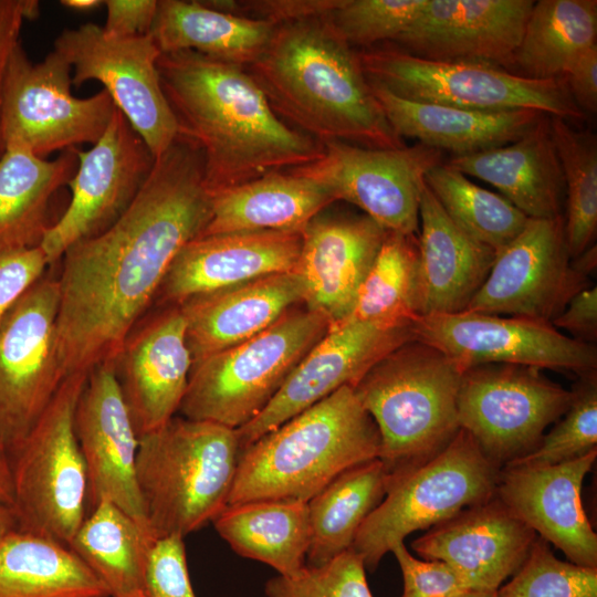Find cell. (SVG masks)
Segmentation results:
<instances>
[{
  "instance_id": "6da1fadb",
  "label": "cell",
  "mask_w": 597,
  "mask_h": 597,
  "mask_svg": "<svg viewBox=\"0 0 597 597\" xmlns=\"http://www.w3.org/2000/svg\"><path fill=\"white\" fill-rule=\"evenodd\" d=\"M210 216L202 151L179 134L125 212L63 254L55 339L64 378L115 365L172 260Z\"/></svg>"
},
{
  "instance_id": "7a4b0ae2",
  "label": "cell",
  "mask_w": 597,
  "mask_h": 597,
  "mask_svg": "<svg viewBox=\"0 0 597 597\" xmlns=\"http://www.w3.org/2000/svg\"><path fill=\"white\" fill-rule=\"evenodd\" d=\"M157 69L179 134L202 151L210 193L323 155L324 144L281 119L244 66L184 50L161 53Z\"/></svg>"
},
{
  "instance_id": "3957f363",
  "label": "cell",
  "mask_w": 597,
  "mask_h": 597,
  "mask_svg": "<svg viewBox=\"0 0 597 597\" xmlns=\"http://www.w3.org/2000/svg\"><path fill=\"white\" fill-rule=\"evenodd\" d=\"M328 15L277 24L248 72L280 117L322 143L404 147L373 93L358 52Z\"/></svg>"
},
{
  "instance_id": "277c9868",
  "label": "cell",
  "mask_w": 597,
  "mask_h": 597,
  "mask_svg": "<svg viewBox=\"0 0 597 597\" xmlns=\"http://www.w3.org/2000/svg\"><path fill=\"white\" fill-rule=\"evenodd\" d=\"M378 428L352 386H343L240 454L229 504L308 502L344 471L379 458Z\"/></svg>"
},
{
  "instance_id": "5b68a950",
  "label": "cell",
  "mask_w": 597,
  "mask_h": 597,
  "mask_svg": "<svg viewBox=\"0 0 597 597\" xmlns=\"http://www.w3.org/2000/svg\"><path fill=\"white\" fill-rule=\"evenodd\" d=\"M241 448L237 430L174 416L138 438L136 481L155 538L200 530L228 505Z\"/></svg>"
},
{
  "instance_id": "8992f818",
  "label": "cell",
  "mask_w": 597,
  "mask_h": 597,
  "mask_svg": "<svg viewBox=\"0 0 597 597\" xmlns=\"http://www.w3.org/2000/svg\"><path fill=\"white\" fill-rule=\"evenodd\" d=\"M462 370L437 348L411 339L376 363L353 387L380 436L389 473L417 467L460 430Z\"/></svg>"
},
{
  "instance_id": "52a82bcc",
  "label": "cell",
  "mask_w": 597,
  "mask_h": 597,
  "mask_svg": "<svg viewBox=\"0 0 597 597\" xmlns=\"http://www.w3.org/2000/svg\"><path fill=\"white\" fill-rule=\"evenodd\" d=\"M297 306L250 339L193 364L182 417L232 429L255 418L329 329L322 313Z\"/></svg>"
},
{
  "instance_id": "ba28073f",
  "label": "cell",
  "mask_w": 597,
  "mask_h": 597,
  "mask_svg": "<svg viewBox=\"0 0 597 597\" xmlns=\"http://www.w3.org/2000/svg\"><path fill=\"white\" fill-rule=\"evenodd\" d=\"M502 467L460 429L426 462L389 473L386 495L359 527L352 551L367 570L412 532L438 525L495 496Z\"/></svg>"
},
{
  "instance_id": "9c48e42d",
  "label": "cell",
  "mask_w": 597,
  "mask_h": 597,
  "mask_svg": "<svg viewBox=\"0 0 597 597\" xmlns=\"http://www.w3.org/2000/svg\"><path fill=\"white\" fill-rule=\"evenodd\" d=\"M88 375L64 378L11 455L18 530L67 545L87 514V476L75 433V410Z\"/></svg>"
},
{
  "instance_id": "30bf717a",
  "label": "cell",
  "mask_w": 597,
  "mask_h": 597,
  "mask_svg": "<svg viewBox=\"0 0 597 597\" xmlns=\"http://www.w3.org/2000/svg\"><path fill=\"white\" fill-rule=\"evenodd\" d=\"M369 83L421 103L500 112L535 109L564 119H583L565 77L537 80L476 62L438 61L401 49L358 52Z\"/></svg>"
},
{
  "instance_id": "8fae6325",
  "label": "cell",
  "mask_w": 597,
  "mask_h": 597,
  "mask_svg": "<svg viewBox=\"0 0 597 597\" xmlns=\"http://www.w3.org/2000/svg\"><path fill=\"white\" fill-rule=\"evenodd\" d=\"M72 67L52 50L43 61L29 60L21 44L6 72L1 134L7 147H23L40 158L54 151L94 145L106 130L116 106L102 90L85 97L71 92Z\"/></svg>"
},
{
  "instance_id": "7c38bea8",
  "label": "cell",
  "mask_w": 597,
  "mask_h": 597,
  "mask_svg": "<svg viewBox=\"0 0 597 597\" xmlns=\"http://www.w3.org/2000/svg\"><path fill=\"white\" fill-rule=\"evenodd\" d=\"M572 400L573 391L546 378L540 368L479 365L462 373L458 421L484 454L503 467L533 451Z\"/></svg>"
},
{
  "instance_id": "4fadbf2b",
  "label": "cell",
  "mask_w": 597,
  "mask_h": 597,
  "mask_svg": "<svg viewBox=\"0 0 597 597\" xmlns=\"http://www.w3.org/2000/svg\"><path fill=\"white\" fill-rule=\"evenodd\" d=\"M53 50L70 63L72 85L91 80L104 85L155 158L177 138L178 123L157 69L161 52L151 34L117 38L88 22L64 29Z\"/></svg>"
},
{
  "instance_id": "5bb4252c",
  "label": "cell",
  "mask_w": 597,
  "mask_h": 597,
  "mask_svg": "<svg viewBox=\"0 0 597 597\" xmlns=\"http://www.w3.org/2000/svg\"><path fill=\"white\" fill-rule=\"evenodd\" d=\"M59 301L57 280L41 277L0 322V441L10 458L64 380L55 339Z\"/></svg>"
},
{
  "instance_id": "9a60e30c",
  "label": "cell",
  "mask_w": 597,
  "mask_h": 597,
  "mask_svg": "<svg viewBox=\"0 0 597 597\" xmlns=\"http://www.w3.org/2000/svg\"><path fill=\"white\" fill-rule=\"evenodd\" d=\"M323 144L320 158L289 170L320 182L334 201L358 207L386 231L418 233L425 177L442 163V151L419 143L388 149Z\"/></svg>"
},
{
  "instance_id": "2e32d148",
  "label": "cell",
  "mask_w": 597,
  "mask_h": 597,
  "mask_svg": "<svg viewBox=\"0 0 597 597\" xmlns=\"http://www.w3.org/2000/svg\"><path fill=\"white\" fill-rule=\"evenodd\" d=\"M411 328L415 339L443 353L462 371L485 364H511L583 376L597 368L594 344L537 320L463 311L418 316Z\"/></svg>"
},
{
  "instance_id": "e0dca14e",
  "label": "cell",
  "mask_w": 597,
  "mask_h": 597,
  "mask_svg": "<svg viewBox=\"0 0 597 597\" xmlns=\"http://www.w3.org/2000/svg\"><path fill=\"white\" fill-rule=\"evenodd\" d=\"M77 168L69 181L67 207L41 243L52 264L78 241L109 228L133 202L155 157L119 109L88 150L77 149Z\"/></svg>"
},
{
  "instance_id": "ac0fdd59",
  "label": "cell",
  "mask_w": 597,
  "mask_h": 597,
  "mask_svg": "<svg viewBox=\"0 0 597 597\" xmlns=\"http://www.w3.org/2000/svg\"><path fill=\"white\" fill-rule=\"evenodd\" d=\"M587 286L588 276L569 256L564 216L528 218L523 230L496 253L465 311L552 323Z\"/></svg>"
},
{
  "instance_id": "d6986e66",
  "label": "cell",
  "mask_w": 597,
  "mask_h": 597,
  "mask_svg": "<svg viewBox=\"0 0 597 597\" xmlns=\"http://www.w3.org/2000/svg\"><path fill=\"white\" fill-rule=\"evenodd\" d=\"M411 339V325L349 322L331 327L266 407L235 429L241 451L343 386L354 387L383 357Z\"/></svg>"
},
{
  "instance_id": "ffe728a7",
  "label": "cell",
  "mask_w": 597,
  "mask_h": 597,
  "mask_svg": "<svg viewBox=\"0 0 597 597\" xmlns=\"http://www.w3.org/2000/svg\"><path fill=\"white\" fill-rule=\"evenodd\" d=\"M74 426L86 469L87 511L107 499L148 526L136 481L138 434L114 365L88 374Z\"/></svg>"
},
{
  "instance_id": "44dd1931",
  "label": "cell",
  "mask_w": 597,
  "mask_h": 597,
  "mask_svg": "<svg viewBox=\"0 0 597 597\" xmlns=\"http://www.w3.org/2000/svg\"><path fill=\"white\" fill-rule=\"evenodd\" d=\"M535 1L427 0L395 40L404 51L429 60L510 67Z\"/></svg>"
},
{
  "instance_id": "7402d4cb",
  "label": "cell",
  "mask_w": 597,
  "mask_h": 597,
  "mask_svg": "<svg viewBox=\"0 0 597 597\" xmlns=\"http://www.w3.org/2000/svg\"><path fill=\"white\" fill-rule=\"evenodd\" d=\"M597 449L554 465H503L495 495L540 537L577 565L597 567V534L582 488Z\"/></svg>"
},
{
  "instance_id": "603a6c76",
  "label": "cell",
  "mask_w": 597,
  "mask_h": 597,
  "mask_svg": "<svg viewBox=\"0 0 597 597\" xmlns=\"http://www.w3.org/2000/svg\"><path fill=\"white\" fill-rule=\"evenodd\" d=\"M323 211L302 230L295 272L304 285L305 307L322 313L334 327L350 315L387 231L364 213Z\"/></svg>"
},
{
  "instance_id": "cb8c5ba5",
  "label": "cell",
  "mask_w": 597,
  "mask_h": 597,
  "mask_svg": "<svg viewBox=\"0 0 597 597\" xmlns=\"http://www.w3.org/2000/svg\"><path fill=\"white\" fill-rule=\"evenodd\" d=\"M536 537L495 495L432 526L411 546L425 559L449 564L469 589L496 591L520 569Z\"/></svg>"
},
{
  "instance_id": "d4e9b609",
  "label": "cell",
  "mask_w": 597,
  "mask_h": 597,
  "mask_svg": "<svg viewBox=\"0 0 597 597\" xmlns=\"http://www.w3.org/2000/svg\"><path fill=\"white\" fill-rule=\"evenodd\" d=\"M114 366L138 438L171 419L179 410L192 366L179 306L135 326Z\"/></svg>"
},
{
  "instance_id": "484cf974",
  "label": "cell",
  "mask_w": 597,
  "mask_h": 597,
  "mask_svg": "<svg viewBox=\"0 0 597 597\" xmlns=\"http://www.w3.org/2000/svg\"><path fill=\"white\" fill-rule=\"evenodd\" d=\"M302 232L238 231L198 237L172 260L158 291L164 302L187 298L275 273L295 271Z\"/></svg>"
},
{
  "instance_id": "4316f807",
  "label": "cell",
  "mask_w": 597,
  "mask_h": 597,
  "mask_svg": "<svg viewBox=\"0 0 597 597\" xmlns=\"http://www.w3.org/2000/svg\"><path fill=\"white\" fill-rule=\"evenodd\" d=\"M303 301L304 285L295 271L187 298L178 306L192 365L258 335Z\"/></svg>"
},
{
  "instance_id": "83f0119b",
  "label": "cell",
  "mask_w": 597,
  "mask_h": 597,
  "mask_svg": "<svg viewBox=\"0 0 597 597\" xmlns=\"http://www.w3.org/2000/svg\"><path fill=\"white\" fill-rule=\"evenodd\" d=\"M417 239L420 316L465 311L486 280L496 252L457 226L427 185L420 196Z\"/></svg>"
},
{
  "instance_id": "f1b7e54d",
  "label": "cell",
  "mask_w": 597,
  "mask_h": 597,
  "mask_svg": "<svg viewBox=\"0 0 597 597\" xmlns=\"http://www.w3.org/2000/svg\"><path fill=\"white\" fill-rule=\"evenodd\" d=\"M446 164L492 185L527 218L563 216L565 182L547 114L512 143L452 156Z\"/></svg>"
},
{
  "instance_id": "f546056e",
  "label": "cell",
  "mask_w": 597,
  "mask_h": 597,
  "mask_svg": "<svg viewBox=\"0 0 597 597\" xmlns=\"http://www.w3.org/2000/svg\"><path fill=\"white\" fill-rule=\"evenodd\" d=\"M394 132L402 139L448 150L453 156L478 153L512 143L545 115L535 109L489 112L398 97L369 83Z\"/></svg>"
},
{
  "instance_id": "4dcf8cb0",
  "label": "cell",
  "mask_w": 597,
  "mask_h": 597,
  "mask_svg": "<svg viewBox=\"0 0 597 597\" xmlns=\"http://www.w3.org/2000/svg\"><path fill=\"white\" fill-rule=\"evenodd\" d=\"M334 202L320 182L291 170L211 193V216L199 237L238 231H296Z\"/></svg>"
},
{
  "instance_id": "1f68e13d",
  "label": "cell",
  "mask_w": 597,
  "mask_h": 597,
  "mask_svg": "<svg viewBox=\"0 0 597 597\" xmlns=\"http://www.w3.org/2000/svg\"><path fill=\"white\" fill-rule=\"evenodd\" d=\"M77 148L54 159L23 147H7L0 160V251L39 247L49 222L52 199L74 176Z\"/></svg>"
},
{
  "instance_id": "d6a6232c",
  "label": "cell",
  "mask_w": 597,
  "mask_h": 597,
  "mask_svg": "<svg viewBox=\"0 0 597 597\" xmlns=\"http://www.w3.org/2000/svg\"><path fill=\"white\" fill-rule=\"evenodd\" d=\"M275 24L203 6L200 1L158 0L150 31L161 53L191 50L241 66L268 48Z\"/></svg>"
},
{
  "instance_id": "836d02e7",
  "label": "cell",
  "mask_w": 597,
  "mask_h": 597,
  "mask_svg": "<svg viewBox=\"0 0 597 597\" xmlns=\"http://www.w3.org/2000/svg\"><path fill=\"white\" fill-rule=\"evenodd\" d=\"M239 555L291 577L306 566L311 528L307 502L255 500L227 505L213 520Z\"/></svg>"
},
{
  "instance_id": "e575fe53",
  "label": "cell",
  "mask_w": 597,
  "mask_h": 597,
  "mask_svg": "<svg viewBox=\"0 0 597 597\" xmlns=\"http://www.w3.org/2000/svg\"><path fill=\"white\" fill-rule=\"evenodd\" d=\"M155 540L146 524L103 499L87 511L67 546L109 597H148L145 569Z\"/></svg>"
},
{
  "instance_id": "d590c367",
  "label": "cell",
  "mask_w": 597,
  "mask_h": 597,
  "mask_svg": "<svg viewBox=\"0 0 597 597\" xmlns=\"http://www.w3.org/2000/svg\"><path fill=\"white\" fill-rule=\"evenodd\" d=\"M0 597L109 594L67 545L17 528L0 540Z\"/></svg>"
},
{
  "instance_id": "8d00e7d4",
  "label": "cell",
  "mask_w": 597,
  "mask_h": 597,
  "mask_svg": "<svg viewBox=\"0 0 597 597\" xmlns=\"http://www.w3.org/2000/svg\"><path fill=\"white\" fill-rule=\"evenodd\" d=\"M388 481L387 468L376 458L344 471L307 502V566L324 565L352 548L359 527L384 500Z\"/></svg>"
},
{
  "instance_id": "74e56055",
  "label": "cell",
  "mask_w": 597,
  "mask_h": 597,
  "mask_svg": "<svg viewBox=\"0 0 597 597\" xmlns=\"http://www.w3.org/2000/svg\"><path fill=\"white\" fill-rule=\"evenodd\" d=\"M597 38L596 0H541L533 4L513 65L522 76L549 80L567 70Z\"/></svg>"
},
{
  "instance_id": "f35d334b",
  "label": "cell",
  "mask_w": 597,
  "mask_h": 597,
  "mask_svg": "<svg viewBox=\"0 0 597 597\" xmlns=\"http://www.w3.org/2000/svg\"><path fill=\"white\" fill-rule=\"evenodd\" d=\"M420 308L418 239L416 234L387 231L359 289L354 308L342 324L371 322L385 326H406L420 316Z\"/></svg>"
},
{
  "instance_id": "ab89813d",
  "label": "cell",
  "mask_w": 597,
  "mask_h": 597,
  "mask_svg": "<svg viewBox=\"0 0 597 597\" xmlns=\"http://www.w3.org/2000/svg\"><path fill=\"white\" fill-rule=\"evenodd\" d=\"M425 182L457 226L496 253L528 220L503 196L478 186L448 164L431 168Z\"/></svg>"
},
{
  "instance_id": "60d3db41",
  "label": "cell",
  "mask_w": 597,
  "mask_h": 597,
  "mask_svg": "<svg viewBox=\"0 0 597 597\" xmlns=\"http://www.w3.org/2000/svg\"><path fill=\"white\" fill-rule=\"evenodd\" d=\"M566 197L564 229L570 259L593 245L597 231V139L589 130L573 128L549 116Z\"/></svg>"
},
{
  "instance_id": "b9f144b4",
  "label": "cell",
  "mask_w": 597,
  "mask_h": 597,
  "mask_svg": "<svg viewBox=\"0 0 597 597\" xmlns=\"http://www.w3.org/2000/svg\"><path fill=\"white\" fill-rule=\"evenodd\" d=\"M573 400L558 423L544 434L530 453L504 465H554L597 449V375L579 376Z\"/></svg>"
},
{
  "instance_id": "7bdbcfd3",
  "label": "cell",
  "mask_w": 597,
  "mask_h": 597,
  "mask_svg": "<svg viewBox=\"0 0 597 597\" xmlns=\"http://www.w3.org/2000/svg\"><path fill=\"white\" fill-rule=\"evenodd\" d=\"M498 597H597V567L555 557L548 543L536 537L512 579L496 590Z\"/></svg>"
},
{
  "instance_id": "ee69618b",
  "label": "cell",
  "mask_w": 597,
  "mask_h": 597,
  "mask_svg": "<svg viewBox=\"0 0 597 597\" xmlns=\"http://www.w3.org/2000/svg\"><path fill=\"white\" fill-rule=\"evenodd\" d=\"M427 0H343L328 19L349 45L395 41L418 17Z\"/></svg>"
},
{
  "instance_id": "f6af8a7d",
  "label": "cell",
  "mask_w": 597,
  "mask_h": 597,
  "mask_svg": "<svg viewBox=\"0 0 597 597\" xmlns=\"http://www.w3.org/2000/svg\"><path fill=\"white\" fill-rule=\"evenodd\" d=\"M360 557L348 549L324 565L305 566L294 576H276L265 585L266 597H373Z\"/></svg>"
},
{
  "instance_id": "bcb514c9",
  "label": "cell",
  "mask_w": 597,
  "mask_h": 597,
  "mask_svg": "<svg viewBox=\"0 0 597 597\" xmlns=\"http://www.w3.org/2000/svg\"><path fill=\"white\" fill-rule=\"evenodd\" d=\"M145 584L148 597H196L184 536L170 534L154 541L147 556Z\"/></svg>"
},
{
  "instance_id": "7dc6e473",
  "label": "cell",
  "mask_w": 597,
  "mask_h": 597,
  "mask_svg": "<svg viewBox=\"0 0 597 597\" xmlns=\"http://www.w3.org/2000/svg\"><path fill=\"white\" fill-rule=\"evenodd\" d=\"M391 553L402 573L404 590L400 597H442L469 589L449 564L416 558L404 542L397 544Z\"/></svg>"
},
{
  "instance_id": "c3c4849f",
  "label": "cell",
  "mask_w": 597,
  "mask_h": 597,
  "mask_svg": "<svg viewBox=\"0 0 597 597\" xmlns=\"http://www.w3.org/2000/svg\"><path fill=\"white\" fill-rule=\"evenodd\" d=\"M48 265L40 247L0 251V322Z\"/></svg>"
},
{
  "instance_id": "681fc988",
  "label": "cell",
  "mask_w": 597,
  "mask_h": 597,
  "mask_svg": "<svg viewBox=\"0 0 597 597\" xmlns=\"http://www.w3.org/2000/svg\"><path fill=\"white\" fill-rule=\"evenodd\" d=\"M343 0H255L234 1L233 14L264 20L275 25L308 19L327 17Z\"/></svg>"
},
{
  "instance_id": "f907efd6",
  "label": "cell",
  "mask_w": 597,
  "mask_h": 597,
  "mask_svg": "<svg viewBox=\"0 0 597 597\" xmlns=\"http://www.w3.org/2000/svg\"><path fill=\"white\" fill-rule=\"evenodd\" d=\"M107 15L104 32L117 38L150 34L158 0H106Z\"/></svg>"
},
{
  "instance_id": "816d5d0a",
  "label": "cell",
  "mask_w": 597,
  "mask_h": 597,
  "mask_svg": "<svg viewBox=\"0 0 597 597\" xmlns=\"http://www.w3.org/2000/svg\"><path fill=\"white\" fill-rule=\"evenodd\" d=\"M35 0H0V160L6 151L1 134L2 90L10 56L20 43V33L24 20L39 14Z\"/></svg>"
},
{
  "instance_id": "f5cc1de1",
  "label": "cell",
  "mask_w": 597,
  "mask_h": 597,
  "mask_svg": "<svg viewBox=\"0 0 597 597\" xmlns=\"http://www.w3.org/2000/svg\"><path fill=\"white\" fill-rule=\"evenodd\" d=\"M551 324L577 341L593 344L597 337V287L578 291Z\"/></svg>"
},
{
  "instance_id": "db71d44e",
  "label": "cell",
  "mask_w": 597,
  "mask_h": 597,
  "mask_svg": "<svg viewBox=\"0 0 597 597\" xmlns=\"http://www.w3.org/2000/svg\"><path fill=\"white\" fill-rule=\"evenodd\" d=\"M569 94L585 113L597 111V44L587 50L564 75Z\"/></svg>"
},
{
  "instance_id": "11a10c76",
  "label": "cell",
  "mask_w": 597,
  "mask_h": 597,
  "mask_svg": "<svg viewBox=\"0 0 597 597\" xmlns=\"http://www.w3.org/2000/svg\"><path fill=\"white\" fill-rule=\"evenodd\" d=\"M12 471L11 460L0 441V503L12 507Z\"/></svg>"
},
{
  "instance_id": "9f6ffc18",
  "label": "cell",
  "mask_w": 597,
  "mask_h": 597,
  "mask_svg": "<svg viewBox=\"0 0 597 597\" xmlns=\"http://www.w3.org/2000/svg\"><path fill=\"white\" fill-rule=\"evenodd\" d=\"M17 528V519L12 507L0 503V540Z\"/></svg>"
},
{
  "instance_id": "6f0895ef",
  "label": "cell",
  "mask_w": 597,
  "mask_h": 597,
  "mask_svg": "<svg viewBox=\"0 0 597 597\" xmlns=\"http://www.w3.org/2000/svg\"><path fill=\"white\" fill-rule=\"evenodd\" d=\"M61 3L66 8L74 10L86 11L95 9L102 4L104 1L101 0H62Z\"/></svg>"
},
{
  "instance_id": "680465c9",
  "label": "cell",
  "mask_w": 597,
  "mask_h": 597,
  "mask_svg": "<svg viewBox=\"0 0 597 597\" xmlns=\"http://www.w3.org/2000/svg\"><path fill=\"white\" fill-rule=\"evenodd\" d=\"M442 597H498L496 591L465 589L452 595Z\"/></svg>"
}]
</instances>
